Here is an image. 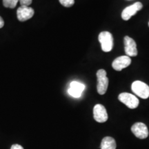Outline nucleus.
<instances>
[{
	"label": "nucleus",
	"instance_id": "14",
	"mask_svg": "<svg viewBox=\"0 0 149 149\" xmlns=\"http://www.w3.org/2000/svg\"><path fill=\"white\" fill-rule=\"evenodd\" d=\"M59 2L62 6H64L65 7H71L72 6H73L74 3V0H59Z\"/></svg>",
	"mask_w": 149,
	"mask_h": 149
},
{
	"label": "nucleus",
	"instance_id": "13",
	"mask_svg": "<svg viewBox=\"0 0 149 149\" xmlns=\"http://www.w3.org/2000/svg\"><path fill=\"white\" fill-rule=\"evenodd\" d=\"M19 2V0H3V5L6 8H14Z\"/></svg>",
	"mask_w": 149,
	"mask_h": 149
},
{
	"label": "nucleus",
	"instance_id": "11",
	"mask_svg": "<svg viewBox=\"0 0 149 149\" xmlns=\"http://www.w3.org/2000/svg\"><path fill=\"white\" fill-rule=\"evenodd\" d=\"M84 88V84L78 82V81H74L70 83L68 92L70 96L73 97L74 98H79L81 97Z\"/></svg>",
	"mask_w": 149,
	"mask_h": 149
},
{
	"label": "nucleus",
	"instance_id": "5",
	"mask_svg": "<svg viewBox=\"0 0 149 149\" xmlns=\"http://www.w3.org/2000/svg\"><path fill=\"white\" fill-rule=\"evenodd\" d=\"M131 131L137 138L146 139L148 136V130L144 123L137 122L131 127Z\"/></svg>",
	"mask_w": 149,
	"mask_h": 149
},
{
	"label": "nucleus",
	"instance_id": "18",
	"mask_svg": "<svg viewBox=\"0 0 149 149\" xmlns=\"http://www.w3.org/2000/svg\"><path fill=\"white\" fill-rule=\"evenodd\" d=\"M148 26H149V23H148Z\"/></svg>",
	"mask_w": 149,
	"mask_h": 149
},
{
	"label": "nucleus",
	"instance_id": "9",
	"mask_svg": "<svg viewBox=\"0 0 149 149\" xmlns=\"http://www.w3.org/2000/svg\"><path fill=\"white\" fill-rule=\"evenodd\" d=\"M124 50L125 53L128 57H135L137 55V45L135 40L130 37L126 36L124 39Z\"/></svg>",
	"mask_w": 149,
	"mask_h": 149
},
{
	"label": "nucleus",
	"instance_id": "7",
	"mask_svg": "<svg viewBox=\"0 0 149 149\" xmlns=\"http://www.w3.org/2000/svg\"><path fill=\"white\" fill-rule=\"evenodd\" d=\"M34 10L27 6H21L17 11V16L19 21L25 22L30 19L34 15Z\"/></svg>",
	"mask_w": 149,
	"mask_h": 149
},
{
	"label": "nucleus",
	"instance_id": "6",
	"mask_svg": "<svg viewBox=\"0 0 149 149\" xmlns=\"http://www.w3.org/2000/svg\"><path fill=\"white\" fill-rule=\"evenodd\" d=\"M93 117L96 122L104 123L108 120L107 109L102 104H96L93 108Z\"/></svg>",
	"mask_w": 149,
	"mask_h": 149
},
{
	"label": "nucleus",
	"instance_id": "2",
	"mask_svg": "<svg viewBox=\"0 0 149 149\" xmlns=\"http://www.w3.org/2000/svg\"><path fill=\"white\" fill-rule=\"evenodd\" d=\"M131 89L136 95L142 99L149 97V86L141 81H135L132 84Z\"/></svg>",
	"mask_w": 149,
	"mask_h": 149
},
{
	"label": "nucleus",
	"instance_id": "15",
	"mask_svg": "<svg viewBox=\"0 0 149 149\" xmlns=\"http://www.w3.org/2000/svg\"><path fill=\"white\" fill-rule=\"evenodd\" d=\"M32 1L33 0H19L21 6H27L31 4Z\"/></svg>",
	"mask_w": 149,
	"mask_h": 149
},
{
	"label": "nucleus",
	"instance_id": "3",
	"mask_svg": "<svg viewBox=\"0 0 149 149\" xmlns=\"http://www.w3.org/2000/svg\"><path fill=\"white\" fill-rule=\"evenodd\" d=\"M97 92L100 95H104L107 92L109 86V79L107 77V72L104 69H100L97 72Z\"/></svg>",
	"mask_w": 149,
	"mask_h": 149
},
{
	"label": "nucleus",
	"instance_id": "17",
	"mask_svg": "<svg viewBox=\"0 0 149 149\" xmlns=\"http://www.w3.org/2000/svg\"><path fill=\"white\" fill-rule=\"evenodd\" d=\"M4 25V22H3V19L1 17H0V29H1Z\"/></svg>",
	"mask_w": 149,
	"mask_h": 149
},
{
	"label": "nucleus",
	"instance_id": "12",
	"mask_svg": "<svg viewBox=\"0 0 149 149\" xmlns=\"http://www.w3.org/2000/svg\"><path fill=\"white\" fill-rule=\"evenodd\" d=\"M116 141L113 137H104L101 142V149H116Z\"/></svg>",
	"mask_w": 149,
	"mask_h": 149
},
{
	"label": "nucleus",
	"instance_id": "8",
	"mask_svg": "<svg viewBox=\"0 0 149 149\" xmlns=\"http://www.w3.org/2000/svg\"><path fill=\"white\" fill-rule=\"evenodd\" d=\"M143 6L141 2H136L133 5L126 7L122 13V18L125 21L130 19L132 16L135 15L138 11L142 8Z\"/></svg>",
	"mask_w": 149,
	"mask_h": 149
},
{
	"label": "nucleus",
	"instance_id": "4",
	"mask_svg": "<svg viewBox=\"0 0 149 149\" xmlns=\"http://www.w3.org/2000/svg\"><path fill=\"white\" fill-rule=\"evenodd\" d=\"M119 100L129 109H136L139 106V100L135 95L128 93H122L118 96Z\"/></svg>",
	"mask_w": 149,
	"mask_h": 149
},
{
	"label": "nucleus",
	"instance_id": "1",
	"mask_svg": "<svg viewBox=\"0 0 149 149\" xmlns=\"http://www.w3.org/2000/svg\"><path fill=\"white\" fill-rule=\"evenodd\" d=\"M98 40L101 44L102 50L104 52H110L113 47V37L111 33L103 31L99 35Z\"/></svg>",
	"mask_w": 149,
	"mask_h": 149
},
{
	"label": "nucleus",
	"instance_id": "10",
	"mask_svg": "<svg viewBox=\"0 0 149 149\" xmlns=\"http://www.w3.org/2000/svg\"><path fill=\"white\" fill-rule=\"evenodd\" d=\"M130 63H131V59L128 56H120L113 61L112 66H113V69L117 70V71H120L124 68L130 66Z\"/></svg>",
	"mask_w": 149,
	"mask_h": 149
},
{
	"label": "nucleus",
	"instance_id": "16",
	"mask_svg": "<svg viewBox=\"0 0 149 149\" xmlns=\"http://www.w3.org/2000/svg\"><path fill=\"white\" fill-rule=\"evenodd\" d=\"M10 149H24V148L19 144H13L11 146Z\"/></svg>",
	"mask_w": 149,
	"mask_h": 149
}]
</instances>
